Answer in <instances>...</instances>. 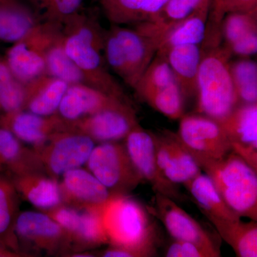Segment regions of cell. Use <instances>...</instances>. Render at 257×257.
Returning a JSON list of instances; mask_svg holds the SVG:
<instances>
[{
	"label": "cell",
	"instance_id": "obj_30",
	"mask_svg": "<svg viewBox=\"0 0 257 257\" xmlns=\"http://www.w3.org/2000/svg\"><path fill=\"white\" fill-rule=\"evenodd\" d=\"M45 73L67 82L69 85L85 84V78L82 71L64 50L62 33L47 50L45 57Z\"/></svg>",
	"mask_w": 257,
	"mask_h": 257
},
{
	"label": "cell",
	"instance_id": "obj_8",
	"mask_svg": "<svg viewBox=\"0 0 257 257\" xmlns=\"http://www.w3.org/2000/svg\"><path fill=\"white\" fill-rule=\"evenodd\" d=\"M94 147L92 139L67 124L33 151L45 173L57 179L67 171L85 165Z\"/></svg>",
	"mask_w": 257,
	"mask_h": 257
},
{
	"label": "cell",
	"instance_id": "obj_6",
	"mask_svg": "<svg viewBox=\"0 0 257 257\" xmlns=\"http://www.w3.org/2000/svg\"><path fill=\"white\" fill-rule=\"evenodd\" d=\"M88 170L113 195H128L144 182L130 160L124 144L99 143L87 163Z\"/></svg>",
	"mask_w": 257,
	"mask_h": 257
},
{
	"label": "cell",
	"instance_id": "obj_2",
	"mask_svg": "<svg viewBox=\"0 0 257 257\" xmlns=\"http://www.w3.org/2000/svg\"><path fill=\"white\" fill-rule=\"evenodd\" d=\"M134 26L111 25L106 30L104 44L106 64L133 89L156 55L165 35L155 23Z\"/></svg>",
	"mask_w": 257,
	"mask_h": 257
},
{
	"label": "cell",
	"instance_id": "obj_29",
	"mask_svg": "<svg viewBox=\"0 0 257 257\" xmlns=\"http://www.w3.org/2000/svg\"><path fill=\"white\" fill-rule=\"evenodd\" d=\"M183 185L204 216L227 219L241 218L225 203L212 181L204 172H201Z\"/></svg>",
	"mask_w": 257,
	"mask_h": 257
},
{
	"label": "cell",
	"instance_id": "obj_19",
	"mask_svg": "<svg viewBox=\"0 0 257 257\" xmlns=\"http://www.w3.org/2000/svg\"><path fill=\"white\" fill-rule=\"evenodd\" d=\"M0 126L35 150L42 146L53 134L67 127V124L57 114L43 116L22 109L2 116Z\"/></svg>",
	"mask_w": 257,
	"mask_h": 257
},
{
	"label": "cell",
	"instance_id": "obj_11",
	"mask_svg": "<svg viewBox=\"0 0 257 257\" xmlns=\"http://www.w3.org/2000/svg\"><path fill=\"white\" fill-rule=\"evenodd\" d=\"M15 233L18 243L22 241L51 254L65 253L73 250L67 231L44 212L19 213Z\"/></svg>",
	"mask_w": 257,
	"mask_h": 257
},
{
	"label": "cell",
	"instance_id": "obj_13",
	"mask_svg": "<svg viewBox=\"0 0 257 257\" xmlns=\"http://www.w3.org/2000/svg\"><path fill=\"white\" fill-rule=\"evenodd\" d=\"M152 214L163 224L172 239L220 249L210 231L182 209L173 199L155 193Z\"/></svg>",
	"mask_w": 257,
	"mask_h": 257
},
{
	"label": "cell",
	"instance_id": "obj_3",
	"mask_svg": "<svg viewBox=\"0 0 257 257\" xmlns=\"http://www.w3.org/2000/svg\"><path fill=\"white\" fill-rule=\"evenodd\" d=\"M155 216L150 207L128 195H116L103 211L110 246L128 250L133 257L156 256L159 241Z\"/></svg>",
	"mask_w": 257,
	"mask_h": 257
},
{
	"label": "cell",
	"instance_id": "obj_35",
	"mask_svg": "<svg viewBox=\"0 0 257 257\" xmlns=\"http://www.w3.org/2000/svg\"><path fill=\"white\" fill-rule=\"evenodd\" d=\"M221 250L191 241L174 239L167 246V257H219Z\"/></svg>",
	"mask_w": 257,
	"mask_h": 257
},
{
	"label": "cell",
	"instance_id": "obj_38",
	"mask_svg": "<svg viewBox=\"0 0 257 257\" xmlns=\"http://www.w3.org/2000/svg\"><path fill=\"white\" fill-rule=\"evenodd\" d=\"M15 79L13 73L5 61H0V89L8 85Z\"/></svg>",
	"mask_w": 257,
	"mask_h": 257
},
{
	"label": "cell",
	"instance_id": "obj_4",
	"mask_svg": "<svg viewBox=\"0 0 257 257\" xmlns=\"http://www.w3.org/2000/svg\"><path fill=\"white\" fill-rule=\"evenodd\" d=\"M231 52L215 45L203 52L197 77V113L220 121L236 106L239 99L230 73Z\"/></svg>",
	"mask_w": 257,
	"mask_h": 257
},
{
	"label": "cell",
	"instance_id": "obj_9",
	"mask_svg": "<svg viewBox=\"0 0 257 257\" xmlns=\"http://www.w3.org/2000/svg\"><path fill=\"white\" fill-rule=\"evenodd\" d=\"M177 135L198 165L220 160L231 151L220 123L204 114H184Z\"/></svg>",
	"mask_w": 257,
	"mask_h": 257
},
{
	"label": "cell",
	"instance_id": "obj_33",
	"mask_svg": "<svg viewBox=\"0 0 257 257\" xmlns=\"http://www.w3.org/2000/svg\"><path fill=\"white\" fill-rule=\"evenodd\" d=\"M206 0H168L159 14L156 23L168 32L171 28L187 18Z\"/></svg>",
	"mask_w": 257,
	"mask_h": 257
},
{
	"label": "cell",
	"instance_id": "obj_39",
	"mask_svg": "<svg viewBox=\"0 0 257 257\" xmlns=\"http://www.w3.org/2000/svg\"><path fill=\"white\" fill-rule=\"evenodd\" d=\"M23 253L15 252L9 248H0V257L20 256Z\"/></svg>",
	"mask_w": 257,
	"mask_h": 257
},
{
	"label": "cell",
	"instance_id": "obj_14",
	"mask_svg": "<svg viewBox=\"0 0 257 257\" xmlns=\"http://www.w3.org/2000/svg\"><path fill=\"white\" fill-rule=\"evenodd\" d=\"M104 208L69 207L60 213L59 223L69 234L73 251L82 252L109 243L103 221Z\"/></svg>",
	"mask_w": 257,
	"mask_h": 257
},
{
	"label": "cell",
	"instance_id": "obj_36",
	"mask_svg": "<svg viewBox=\"0 0 257 257\" xmlns=\"http://www.w3.org/2000/svg\"><path fill=\"white\" fill-rule=\"evenodd\" d=\"M257 10V0H222L221 11L223 17L234 13H248Z\"/></svg>",
	"mask_w": 257,
	"mask_h": 257
},
{
	"label": "cell",
	"instance_id": "obj_24",
	"mask_svg": "<svg viewBox=\"0 0 257 257\" xmlns=\"http://www.w3.org/2000/svg\"><path fill=\"white\" fill-rule=\"evenodd\" d=\"M30 172H43L33 150L23 146L11 132L0 126V175L11 177Z\"/></svg>",
	"mask_w": 257,
	"mask_h": 257
},
{
	"label": "cell",
	"instance_id": "obj_18",
	"mask_svg": "<svg viewBox=\"0 0 257 257\" xmlns=\"http://www.w3.org/2000/svg\"><path fill=\"white\" fill-rule=\"evenodd\" d=\"M123 103H128V101L106 94L87 84H71L67 88L56 114L65 122L72 123Z\"/></svg>",
	"mask_w": 257,
	"mask_h": 257
},
{
	"label": "cell",
	"instance_id": "obj_12",
	"mask_svg": "<svg viewBox=\"0 0 257 257\" xmlns=\"http://www.w3.org/2000/svg\"><path fill=\"white\" fill-rule=\"evenodd\" d=\"M67 124L99 144L124 140L139 121L130 103H123Z\"/></svg>",
	"mask_w": 257,
	"mask_h": 257
},
{
	"label": "cell",
	"instance_id": "obj_23",
	"mask_svg": "<svg viewBox=\"0 0 257 257\" xmlns=\"http://www.w3.org/2000/svg\"><path fill=\"white\" fill-rule=\"evenodd\" d=\"M41 23L25 0H0V41L14 44Z\"/></svg>",
	"mask_w": 257,
	"mask_h": 257
},
{
	"label": "cell",
	"instance_id": "obj_22",
	"mask_svg": "<svg viewBox=\"0 0 257 257\" xmlns=\"http://www.w3.org/2000/svg\"><path fill=\"white\" fill-rule=\"evenodd\" d=\"M112 25H138L155 22L168 0H99Z\"/></svg>",
	"mask_w": 257,
	"mask_h": 257
},
{
	"label": "cell",
	"instance_id": "obj_10",
	"mask_svg": "<svg viewBox=\"0 0 257 257\" xmlns=\"http://www.w3.org/2000/svg\"><path fill=\"white\" fill-rule=\"evenodd\" d=\"M124 140L130 160L144 182H148L155 193L167 196L175 202L183 200L178 186L167 180L159 169L155 133L145 130L139 123Z\"/></svg>",
	"mask_w": 257,
	"mask_h": 257
},
{
	"label": "cell",
	"instance_id": "obj_40",
	"mask_svg": "<svg viewBox=\"0 0 257 257\" xmlns=\"http://www.w3.org/2000/svg\"><path fill=\"white\" fill-rule=\"evenodd\" d=\"M0 248H9L7 247L4 244V243H2L1 241H0ZM10 249V248H9Z\"/></svg>",
	"mask_w": 257,
	"mask_h": 257
},
{
	"label": "cell",
	"instance_id": "obj_17",
	"mask_svg": "<svg viewBox=\"0 0 257 257\" xmlns=\"http://www.w3.org/2000/svg\"><path fill=\"white\" fill-rule=\"evenodd\" d=\"M60 182L63 204L78 209H103L114 197L89 172L84 169L67 171Z\"/></svg>",
	"mask_w": 257,
	"mask_h": 257
},
{
	"label": "cell",
	"instance_id": "obj_25",
	"mask_svg": "<svg viewBox=\"0 0 257 257\" xmlns=\"http://www.w3.org/2000/svg\"><path fill=\"white\" fill-rule=\"evenodd\" d=\"M211 4V0H206L192 14L171 28L166 34L157 54L165 55L172 47L179 45L202 44L207 33Z\"/></svg>",
	"mask_w": 257,
	"mask_h": 257
},
{
	"label": "cell",
	"instance_id": "obj_28",
	"mask_svg": "<svg viewBox=\"0 0 257 257\" xmlns=\"http://www.w3.org/2000/svg\"><path fill=\"white\" fill-rule=\"evenodd\" d=\"M238 257L257 256V221L205 216Z\"/></svg>",
	"mask_w": 257,
	"mask_h": 257
},
{
	"label": "cell",
	"instance_id": "obj_27",
	"mask_svg": "<svg viewBox=\"0 0 257 257\" xmlns=\"http://www.w3.org/2000/svg\"><path fill=\"white\" fill-rule=\"evenodd\" d=\"M27 85V99L24 109L43 116L57 114L69 84L45 74Z\"/></svg>",
	"mask_w": 257,
	"mask_h": 257
},
{
	"label": "cell",
	"instance_id": "obj_37",
	"mask_svg": "<svg viewBox=\"0 0 257 257\" xmlns=\"http://www.w3.org/2000/svg\"><path fill=\"white\" fill-rule=\"evenodd\" d=\"M222 0H212V13H211V21H212L213 31L219 32L223 17L221 14V7Z\"/></svg>",
	"mask_w": 257,
	"mask_h": 257
},
{
	"label": "cell",
	"instance_id": "obj_16",
	"mask_svg": "<svg viewBox=\"0 0 257 257\" xmlns=\"http://www.w3.org/2000/svg\"><path fill=\"white\" fill-rule=\"evenodd\" d=\"M219 122L231 151L257 170V103L239 104Z\"/></svg>",
	"mask_w": 257,
	"mask_h": 257
},
{
	"label": "cell",
	"instance_id": "obj_32",
	"mask_svg": "<svg viewBox=\"0 0 257 257\" xmlns=\"http://www.w3.org/2000/svg\"><path fill=\"white\" fill-rule=\"evenodd\" d=\"M42 22L63 25L82 11L84 0H25Z\"/></svg>",
	"mask_w": 257,
	"mask_h": 257
},
{
	"label": "cell",
	"instance_id": "obj_1",
	"mask_svg": "<svg viewBox=\"0 0 257 257\" xmlns=\"http://www.w3.org/2000/svg\"><path fill=\"white\" fill-rule=\"evenodd\" d=\"M105 32L95 18L82 10L62 25V45L69 58L82 71L86 84L128 101L122 88L106 67Z\"/></svg>",
	"mask_w": 257,
	"mask_h": 257
},
{
	"label": "cell",
	"instance_id": "obj_31",
	"mask_svg": "<svg viewBox=\"0 0 257 257\" xmlns=\"http://www.w3.org/2000/svg\"><path fill=\"white\" fill-rule=\"evenodd\" d=\"M230 73L239 104L257 103V64L254 61L230 62Z\"/></svg>",
	"mask_w": 257,
	"mask_h": 257
},
{
	"label": "cell",
	"instance_id": "obj_7",
	"mask_svg": "<svg viewBox=\"0 0 257 257\" xmlns=\"http://www.w3.org/2000/svg\"><path fill=\"white\" fill-rule=\"evenodd\" d=\"M62 28L60 24L42 22L22 40L13 44L7 53L5 62L15 79L28 84L46 74L47 50L60 36Z\"/></svg>",
	"mask_w": 257,
	"mask_h": 257
},
{
	"label": "cell",
	"instance_id": "obj_34",
	"mask_svg": "<svg viewBox=\"0 0 257 257\" xmlns=\"http://www.w3.org/2000/svg\"><path fill=\"white\" fill-rule=\"evenodd\" d=\"M27 99L26 84L13 79L8 85L0 89V113L2 116L22 110Z\"/></svg>",
	"mask_w": 257,
	"mask_h": 257
},
{
	"label": "cell",
	"instance_id": "obj_21",
	"mask_svg": "<svg viewBox=\"0 0 257 257\" xmlns=\"http://www.w3.org/2000/svg\"><path fill=\"white\" fill-rule=\"evenodd\" d=\"M225 47L231 55L248 57L257 51V10L229 13L221 22Z\"/></svg>",
	"mask_w": 257,
	"mask_h": 257
},
{
	"label": "cell",
	"instance_id": "obj_26",
	"mask_svg": "<svg viewBox=\"0 0 257 257\" xmlns=\"http://www.w3.org/2000/svg\"><path fill=\"white\" fill-rule=\"evenodd\" d=\"M202 55L200 47L196 45L173 47L165 55L185 99L197 94V77Z\"/></svg>",
	"mask_w": 257,
	"mask_h": 257
},
{
	"label": "cell",
	"instance_id": "obj_20",
	"mask_svg": "<svg viewBox=\"0 0 257 257\" xmlns=\"http://www.w3.org/2000/svg\"><path fill=\"white\" fill-rule=\"evenodd\" d=\"M9 179L19 196L42 211L63 204L60 182L45 172H25Z\"/></svg>",
	"mask_w": 257,
	"mask_h": 257
},
{
	"label": "cell",
	"instance_id": "obj_5",
	"mask_svg": "<svg viewBox=\"0 0 257 257\" xmlns=\"http://www.w3.org/2000/svg\"><path fill=\"white\" fill-rule=\"evenodd\" d=\"M199 167L230 209L240 217L257 221V170L233 152Z\"/></svg>",
	"mask_w": 257,
	"mask_h": 257
},
{
	"label": "cell",
	"instance_id": "obj_15",
	"mask_svg": "<svg viewBox=\"0 0 257 257\" xmlns=\"http://www.w3.org/2000/svg\"><path fill=\"white\" fill-rule=\"evenodd\" d=\"M157 164L161 173L172 184H183L202 172L197 162L170 130L155 133Z\"/></svg>",
	"mask_w": 257,
	"mask_h": 257
}]
</instances>
